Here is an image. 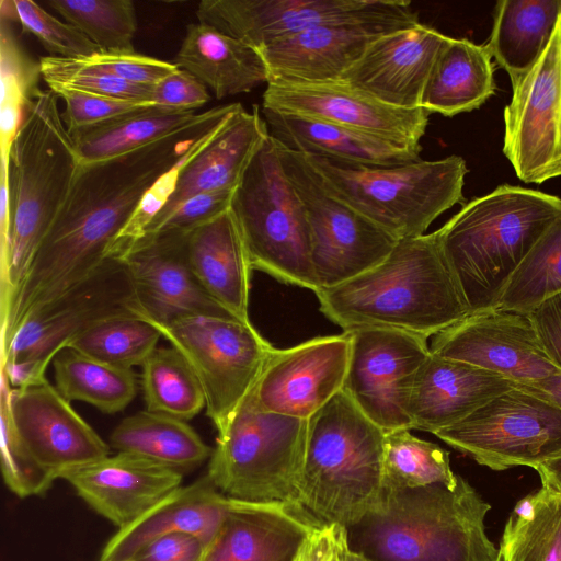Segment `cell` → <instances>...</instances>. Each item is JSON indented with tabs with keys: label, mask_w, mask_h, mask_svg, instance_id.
<instances>
[{
	"label": "cell",
	"mask_w": 561,
	"mask_h": 561,
	"mask_svg": "<svg viewBox=\"0 0 561 561\" xmlns=\"http://www.w3.org/2000/svg\"><path fill=\"white\" fill-rule=\"evenodd\" d=\"M242 107L240 103L211 107L162 139L117 157L80 163L64 205L0 311L2 343L11 341L31 311L92 274L147 192L197 153Z\"/></svg>",
	"instance_id": "cell-1"
},
{
	"label": "cell",
	"mask_w": 561,
	"mask_h": 561,
	"mask_svg": "<svg viewBox=\"0 0 561 561\" xmlns=\"http://www.w3.org/2000/svg\"><path fill=\"white\" fill-rule=\"evenodd\" d=\"M314 294L344 332L390 329L428 339L469 314L436 231L398 240L370 270Z\"/></svg>",
	"instance_id": "cell-2"
},
{
	"label": "cell",
	"mask_w": 561,
	"mask_h": 561,
	"mask_svg": "<svg viewBox=\"0 0 561 561\" xmlns=\"http://www.w3.org/2000/svg\"><path fill=\"white\" fill-rule=\"evenodd\" d=\"M560 215L561 198L505 184L468 202L436 230L469 313L497 308L517 267Z\"/></svg>",
	"instance_id": "cell-3"
},
{
	"label": "cell",
	"mask_w": 561,
	"mask_h": 561,
	"mask_svg": "<svg viewBox=\"0 0 561 561\" xmlns=\"http://www.w3.org/2000/svg\"><path fill=\"white\" fill-rule=\"evenodd\" d=\"M58 95L42 91L25 110L8 163L11 232L0 262V310L24 277L64 205L80 165Z\"/></svg>",
	"instance_id": "cell-4"
},
{
	"label": "cell",
	"mask_w": 561,
	"mask_h": 561,
	"mask_svg": "<svg viewBox=\"0 0 561 561\" xmlns=\"http://www.w3.org/2000/svg\"><path fill=\"white\" fill-rule=\"evenodd\" d=\"M490 510L458 476L450 485L385 486L378 510L356 526L374 561H496L484 524Z\"/></svg>",
	"instance_id": "cell-5"
},
{
	"label": "cell",
	"mask_w": 561,
	"mask_h": 561,
	"mask_svg": "<svg viewBox=\"0 0 561 561\" xmlns=\"http://www.w3.org/2000/svg\"><path fill=\"white\" fill-rule=\"evenodd\" d=\"M386 433L342 390L308 420L298 503L324 524L355 527L383 494Z\"/></svg>",
	"instance_id": "cell-6"
},
{
	"label": "cell",
	"mask_w": 561,
	"mask_h": 561,
	"mask_svg": "<svg viewBox=\"0 0 561 561\" xmlns=\"http://www.w3.org/2000/svg\"><path fill=\"white\" fill-rule=\"evenodd\" d=\"M305 156L329 194L397 240L425 234L438 216L463 202L468 168L460 156L374 168Z\"/></svg>",
	"instance_id": "cell-7"
},
{
	"label": "cell",
	"mask_w": 561,
	"mask_h": 561,
	"mask_svg": "<svg viewBox=\"0 0 561 561\" xmlns=\"http://www.w3.org/2000/svg\"><path fill=\"white\" fill-rule=\"evenodd\" d=\"M307 433L308 420L262 410L253 388L217 434L206 474L230 499L298 503Z\"/></svg>",
	"instance_id": "cell-8"
},
{
	"label": "cell",
	"mask_w": 561,
	"mask_h": 561,
	"mask_svg": "<svg viewBox=\"0 0 561 561\" xmlns=\"http://www.w3.org/2000/svg\"><path fill=\"white\" fill-rule=\"evenodd\" d=\"M230 209L252 270L316 293L305 206L283 169L271 135L244 172Z\"/></svg>",
	"instance_id": "cell-9"
},
{
	"label": "cell",
	"mask_w": 561,
	"mask_h": 561,
	"mask_svg": "<svg viewBox=\"0 0 561 561\" xmlns=\"http://www.w3.org/2000/svg\"><path fill=\"white\" fill-rule=\"evenodd\" d=\"M125 312H134L131 284L124 262L110 255L92 274L24 318L0 354L1 374L11 388L43 381L48 365L75 336Z\"/></svg>",
	"instance_id": "cell-10"
},
{
	"label": "cell",
	"mask_w": 561,
	"mask_h": 561,
	"mask_svg": "<svg viewBox=\"0 0 561 561\" xmlns=\"http://www.w3.org/2000/svg\"><path fill=\"white\" fill-rule=\"evenodd\" d=\"M156 328L191 365L204 391L206 414L221 433L275 347L250 320L231 313L191 316Z\"/></svg>",
	"instance_id": "cell-11"
},
{
	"label": "cell",
	"mask_w": 561,
	"mask_h": 561,
	"mask_svg": "<svg viewBox=\"0 0 561 561\" xmlns=\"http://www.w3.org/2000/svg\"><path fill=\"white\" fill-rule=\"evenodd\" d=\"M196 16L257 50L323 26L387 33L420 23L412 3L401 0H203Z\"/></svg>",
	"instance_id": "cell-12"
},
{
	"label": "cell",
	"mask_w": 561,
	"mask_h": 561,
	"mask_svg": "<svg viewBox=\"0 0 561 561\" xmlns=\"http://www.w3.org/2000/svg\"><path fill=\"white\" fill-rule=\"evenodd\" d=\"M274 140L283 169L305 206L318 289L345 283L380 263L398 240L329 194L304 153Z\"/></svg>",
	"instance_id": "cell-13"
},
{
	"label": "cell",
	"mask_w": 561,
	"mask_h": 561,
	"mask_svg": "<svg viewBox=\"0 0 561 561\" xmlns=\"http://www.w3.org/2000/svg\"><path fill=\"white\" fill-rule=\"evenodd\" d=\"M434 435L492 470L536 468L561 455V409L514 382Z\"/></svg>",
	"instance_id": "cell-14"
},
{
	"label": "cell",
	"mask_w": 561,
	"mask_h": 561,
	"mask_svg": "<svg viewBox=\"0 0 561 561\" xmlns=\"http://www.w3.org/2000/svg\"><path fill=\"white\" fill-rule=\"evenodd\" d=\"M504 125L503 152L519 180L561 176V16L540 58L513 85Z\"/></svg>",
	"instance_id": "cell-15"
},
{
	"label": "cell",
	"mask_w": 561,
	"mask_h": 561,
	"mask_svg": "<svg viewBox=\"0 0 561 561\" xmlns=\"http://www.w3.org/2000/svg\"><path fill=\"white\" fill-rule=\"evenodd\" d=\"M351 336L343 390L385 433L411 428L408 405L419 370L431 354L427 339L390 329H359Z\"/></svg>",
	"instance_id": "cell-16"
},
{
	"label": "cell",
	"mask_w": 561,
	"mask_h": 561,
	"mask_svg": "<svg viewBox=\"0 0 561 561\" xmlns=\"http://www.w3.org/2000/svg\"><path fill=\"white\" fill-rule=\"evenodd\" d=\"M116 256L124 262L129 276L134 312L152 325H168L197 314L230 313L194 275L187 254V232L145 234Z\"/></svg>",
	"instance_id": "cell-17"
},
{
	"label": "cell",
	"mask_w": 561,
	"mask_h": 561,
	"mask_svg": "<svg viewBox=\"0 0 561 561\" xmlns=\"http://www.w3.org/2000/svg\"><path fill=\"white\" fill-rule=\"evenodd\" d=\"M433 354L533 383L558 368L546 355L528 314L500 308L469 313L435 334Z\"/></svg>",
	"instance_id": "cell-18"
},
{
	"label": "cell",
	"mask_w": 561,
	"mask_h": 561,
	"mask_svg": "<svg viewBox=\"0 0 561 561\" xmlns=\"http://www.w3.org/2000/svg\"><path fill=\"white\" fill-rule=\"evenodd\" d=\"M351 356L347 332L274 348L254 387L259 407L309 420L343 390Z\"/></svg>",
	"instance_id": "cell-19"
},
{
	"label": "cell",
	"mask_w": 561,
	"mask_h": 561,
	"mask_svg": "<svg viewBox=\"0 0 561 561\" xmlns=\"http://www.w3.org/2000/svg\"><path fill=\"white\" fill-rule=\"evenodd\" d=\"M9 404L22 443L55 480L108 456V444L47 379L10 388Z\"/></svg>",
	"instance_id": "cell-20"
},
{
	"label": "cell",
	"mask_w": 561,
	"mask_h": 561,
	"mask_svg": "<svg viewBox=\"0 0 561 561\" xmlns=\"http://www.w3.org/2000/svg\"><path fill=\"white\" fill-rule=\"evenodd\" d=\"M262 108L321 119L409 145H421L430 114L422 107L388 105L339 81H270Z\"/></svg>",
	"instance_id": "cell-21"
},
{
	"label": "cell",
	"mask_w": 561,
	"mask_h": 561,
	"mask_svg": "<svg viewBox=\"0 0 561 561\" xmlns=\"http://www.w3.org/2000/svg\"><path fill=\"white\" fill-rule=\"evenodd\" d=\"M447 38L421 23L381 34L337 81L388 105L419 108L432 65Z\"/></svg>",
	"instance_id": "cell-22"
},
{
	"label": "cell",
	"mask_w": 561,
	"mask_h": 561,
	"mask_svg": "<svg viewBox=\"0 0 561 561\" xmlns=\"http://www.w3.org/2000/svg\"><path fill=\"white\" fill-rule=\"evenodd\" d=\"M61 479L119 529L182 486L183 474L147 458L118 451L72 469Z\"/></svg>",
	"instance_id": "cell-23"
},
{
	"label": "cell",
	"mask_w": 561,
	"mask_h": 561,
	"mask_svg": "<svg viewBox=\"0 0 561 561\" xmlns=\"http://www.w3.org/2000/svg\"><path fill=\"white\" fill-rule=\"evenodd\" d=\"M321 524L297 502L229 497L221 526L202 561H291L305 537Z\"/></svg>",
	"instance_id": "cell-24"
},
{
	"label": "cell",
	"mask_w": 561,
	"mask_h": 561,
	"mask_svg": "<svg viewBox=\"0 0 561 561\" xmlns=\"http://www.w3.org/2000/svg\"><path fill=\"white\" fill-rule=\"evenodd\" d=\"M268 136L267 125L256 105L251 112L242 107L234 113L197 153L179 168L172 194L141 237L152 233L188 198L207 192L237 188Z\"/></svg>",
	"instance_id": "cell-25"
},
{
	"label": "cell",
	"mask_w": 561,
	"mask_h": 561,
	"mask_svg": "<svg viewBox=\"0 0 561 561\" xmlns=\"http://www.w3.org/2000/svg\"><path fill=\"white\" fill-rule=\"evenodd\" d=\"M513 387L514 382L501 375L431 352L410 396L411 428L435 434Z\"/></svg>",
	"instance_id": "cell-26"
},
{
	"label": "cell",
	"mask_w": 561,
	"mask_h": 561,
	"mask_svg": "<svg viewBox=\"0 0 561 561\" xmlns=\"http://www.w3.org/2000/svg\"><path fill=\"white\" fill-rule=\"evenodd\" d=\"M270 135L283 146L333 162L359 167H396L421 160V145L306 116L262 108Z\"/></svg>",
	"instance_id": "cell-27"
},
{
	"label": "cell",
	"mask_w": 561,
	"mask_h": 561,
	"mask_svg": "<svg viewBox=\"0 0 561 561\" xmlns=\"http://www.w3.org/2000/svg\"><path fill=\"white\" fill-rule=\"evenodd\" d=\"M229 505L210 478L205 474L180 486L131 524L119 528L106 542L99 561L129 559L153 539L190 533L208 545L217 535Z\"/></svg>",
	"instance_id": "cell-28"
},
{
	"label": "cell",
	"mask_w": 561,
	"mask_h": 561,
	"mask_svg": "<svg viewBox=\"0 0 561 561\" xmlns=\"http://www.w3.org/2000/svg\"><path fill=\"white\" fill-rule=\"evenodd\" d=\"M381 34L385 33L363 26H323L259 51L267 66L270 81L335 82Z\"/></svg>",
	"instance_id": "cell-29"
},
{
	"label": "cell",
	"mask_w": 561,
	"mask_h": 561,
	"mask_svg": "<svg viewBox=\"0 0 561 561\" xmlns=\"http://www.w3.org/2000/svg\"><path fill=\"white\" fill-rule=\"evenodd\" d=\"M187 254L193 273L206 293L233 316L250 320L253 270L230 208L187 232Z\"/></svg>",
	"instance_id": "cell-30"
},
{
	"label": "cell",
	"mask_w": 561,
	"mask_h": 561,
	"mask_svg": "<svg viewBox=\"0 0 561 561\" xmlns=\"http://www.w3.org/2000/svg\"><path fill=\"white\" fill-rule=\"evenodd\" d=\"M174 64L192 73L220 100L268 83L261 53L205 23L186 26Z\"/></svg>",
	"instance_id": "cell-31"
},
{
	"label": "cell",
	"mask_w": 561,
	"mask_h": 561,
	"mask_svg": "<svg viewBox=\"0 0 561 561\" xmlns=\"http://www.w3.org/2000/svg\"><path fill=\"white\" fill-rule=\"evenodd\" d=\"M493 73L485 45L448 37L432 65L420 106L444 116L473 111L494 94Z\"/></svg>",
	"instance_id": "cell-32"
},
{
	"label": "cell",
	"mask_w": 561,
	"mask_h": 561,
	"mask_svg": "<svg viewBox=\"0 0 561 561\" xmlns=\"http://www.w3.org/2000/svg\"><path fill=\"white\" fill-rule=\"evenodd\" d=\"M561 16V0H502L485 44L515 85L547 48Z\"/></svg>",
	"instance_id": "cell-33"
},
{
	"label": "cell",
	"mask_w": 561,
	"mask_h": 561,
	"mask_svg": "<svg viewBox=\"0 0 561 561\" xmlns=\"http://www.w3.org/2000/svg\"><path fill=\"white\" fill-rule=\"evenodd\" d=\"M110 445L182 474L197 468L213 453L187 421L148 410L123 419L112 431Z\"/></svg>",
	"instance_id": "cell-34"
},
{
	"label": "cell",
	"mask_w": 561,
	"mask_h": 561,
	"mask_svg": "<svg viewBox=\"0 0 561 561\" xmlns=\"http://www.w3.org/2000/svg\"><path fill=\"white\" fill-rule=\"evenodd\" d=\"M195 111L152 106L101 125L70 134L80 163L95 162L127 153L162 139L197 119Z\"/></svg>",
	"instance_id": "cell-35"
},
{
	"label": "cell",
	"mask_w": 561,
	"mask_h": 561,
	"mask_svg": "<svg viewBox=\"0 0 561 561\" xmlns=\"http://www.w3.org/2000/svg\"><path fill=\"white\" fill-rule=\"evenodd\" d=\"M56 388L68 401L89 403L103 413L123 411L135 398L133 369L112 366L71 348L53 359Z\"/></svg>",
	"instance_id": "cell-36"
},
{
	"label": "cell",
	"mask_w": 561,
	"mask_h": 561,
	"mask_svg": "<svg viewBox=\"0 0 561 561\" xmlns=\"http://www.w3.org/2000/svg\"><path fill=\"white\" fill-rule=\"evenodd\" d=\"M505 561H561V494L541 486L522 499L500 546Z\"/></svg>",
	"instance_id": "cell-37"
},
{
	"label": "cell",
	"mask_w": 561,
	"mask_h": 561,
	"mask_svg": "<svg viewBox=\"0 0 561 561\" xmlns=\"http://www.w3.org/2000/svg\"><path fill=\"white\" fill-rule=\"evenodd\" d=\"M141 368L148 411L188 421L205 408V396L197 376L173 346L157 347Z\"/></svg>",
	"instance_id": "cell-38"
},
{
	"label": "cell",
	"mask_w": 561,
	"mask_h": 561,
	"mask_svg": "<svg viewBox=\"0 0 561 561\" xmlns=\"http://www.w3.org/2000/svg\"><path fill=\"white\" fill-rule=\"evenodd\" d=\"M160 337V331L149 321L125 312L93 323L67 347L112 366L133 369L145 363L158 347Z\"/></svg>",
	"instance_id": "cell-39"
},
{
	"label": "cell",
	"mask_w": 561,
	"mask_h": 561,
	"mask_svg": "<svg viewBox=\"0 0 561 561\" xmlns=\"http://www.w3.org/2000/svg\"><path fill=\"white\" fill-rule=\"evenodd\" d=\"M561 291V215L533 245L508 280L497 308L528 314Z\"/></svg>",
	"instance_id": "cell-40"
},
{
	"label": "cell",
	"mask_w": 561,
	"mask_h": 561,
	"mask_svg": "<svg viewBox=\"0 0 561 561\" xmlns=\"http://www.w3.org/2000/svg\"><path fill=\"white\" fill-rule=\"evenodd\" d=\"M1 158H9L25 110L39 96V61H33L20 46L10 20L1 16Z\"/></svg>",
	"instance_id": "cell-41"
},
{
	"label": "cell",
	"mask_w": 561,
	"mask_h": 561,
	"mask_svg": "<svg viewBox=\"0 0 561 561\" xmlns=\"http://www.w3.org/2000/svg\"><path fill=\"white\" fill-rule=\"evenodd\" d=\"M458 474L450 467L449 454L440 446L421 439L409 428L386 433L383 486L415 489L454 484Z\"/></svg>",
	"instance_id": "cell-42"
},
{
	"label": "cell",
	"mask_w": 561,
	"mask_h": 561,
	"mask_svg": "<svg viewBox=\"0 0 561 561\" xmlns=\"http://www.w3.org/2000/svg\"><path fill=\"white\" fill-rule=\"evenodd\" d=\"M48 5L102 53H134L137 19L130 0H51Z\"/></svg>",
	"instance_id": "cell-43"
},
{
	"label": "cell",
	"mask_w": 561,
	"mask_h": 561,
	"mask_svg": "<svg viewBox=\"0 0 561 561\" xmlns=\"http://www.w3.org/2000/svg\"><path fill=\"white\" fill-rule=\"evenodd\" d=\"M0 385V446L4 483L21 499L44 495L55 479L34 460L14 427L9 404L11 386L2 374Z\"/></svg>",
	"instance_id": "cell-44"
},
{
	"label": "cell",
	"mask_w": 561,
	"mask_h": 561,
	"mask_svg": "<svg viewBox=\"0 0 561 561\" xmlns=\"http://www.w3.org/2000/svg\"><path fill=\"white\" fill-rule=\"evenodd\" d=\"M39 65L42 78L49 89L68 88L104 96L151 102L152 87L125 81L85 59L45 56L39 58Z\"/></svg>",
	"instance_id": "cell-45"
},
{
	"label": "cell",
	"mask_w": 561,
	"mask_h": 561,
	"mask_svg": "<svg viewBox=\"0 0 561 561\" xmlns=\"http://www.w3.org/2000/svg\"><path fill=\"white\" fill-rule=\"evenodd\" d=\"M13 19L34 35L50 56L83 59L102 53L85 35L31 0H12Z\"/></svg>",
	"instance_id": "cell-46"
},
{
	"label": "cell",
	"mask_w": 561,
	"mask_h": 561,
	"mask_svg": "<svg viewBox=\"0 0 561 561\" xmlns=\"http://www.w3.org/2000/svg\"><path fill=\"white\" fill-rule=\"evenodd\" d=\"M49 90L54 91L65 103L61 118L69 134L154 106L151 102L104 96L68 88H54Z\"/></svg>",
	"instance_id": "cell-47"
},
{
	"label": "cell",
	"mask_w": 561,
	"mask_h": 561,
	"mask_svg": "<svg viewBox=\"0 0 561 561\" xmlns=\"http://www.w3.org/2000/svg\"><path fill=\"white\" fill-rule=\"evenodd\" d=\"M92 65L130 83L153 87L178 70L174 62L134 53H100L83 58Z\"/></svg>",
	"instance_id": "cell-48"
},
{
	"label": "cell",
	"mask_w": 561,
	"mask_h": 561,
	"mask_svg": "<svg viewBox=\"0 0 561 561\" xmlns=\"http://www.w3.org/2000/svg\"><path fill=\"white\" fill-rule=\"evenodd\" d=\"M234 190H219L195 195L176 207L152 232H190L208 222L231 206ZM149 233V234H152Z\"/></svg>",
	"instance_id": "cell-49"
},
{
	"label": "cell",
	"mask_w": 561,
	"mask_h": 561,
	"mask_svg": "<svg viewBox=\"0 0 561 561\" xmlns=\"http://www.w3.org/2000/svg\"><path fill=\"white\" fill-rule=\"evenodd\" d=\"M209 100L207 88L192 73L180 68L152 87L151 102L162 108L195 111Z\"/></svg>",
	"instance_id": "cell-50"
},
{
	"label": "cell",
	"mask_w": 561,
	"mask_h": 561,
	"mask_svg": "<svg viewBox=\"0 0 561 561\" xmlns=\"http://www.w3.org/2000/svg\"><path fill=\"white\" fill-rule=\"evenodd\" d=\"M208 543L190 533H173L158 537L140 548L135 558L139 561H202Z\"/></svg>",
	"instance_id": "cell-51"
},
{
	"label": "cell",
	"mask_w": 561,
	"mask_h": 561,
	"mask_svg": "<svg viewBox=\"0 0 561 561\" xmlns=\"http://www.w3.org/2000/svg\"><path fill=\"white\" fill-rule=\"evenodd\" d=\"M550 362L561 371V291L528 313Z\"/></svg>",
	"instance_id": "cell-52"
},
{
	"label": "cell",
	"mask_w": 561,
	"mask_h": 561,
	"mask_svg": "<svg viewBox=\"0 0 561 561\" xmlns=\"http://www.w3.org/2000/svg\"><path fill=\"white\" fill-rule=\"evenodd\" d=\"M340 525L322 523L301 541L291 561H331Z\"/></svg>",
	"instance_id": "cell-53"
},
{
	"label": "cell",
	"mask_w": 561,
	"mask_h": 561,
	"mask_svg": "<svg viewBox=\"0 0 561 561\" xmlns=\"http://www.w3.org/2000/svg\"><path fill=\"white\" fill-rule=\"evenodd\" d=\"M516 386L524 388L538 397L558 405L561 409V371L551 374L545 379L539 381L524 385L515 383Z\"/></svg>",
	"instance_id": "cell-54"
},
{
	"label": "cell",
	"mask_w": 561,
	"mask_h": 561,
	"mask_svg": "<svg viewBox=\"0 0 561 561\" xmlns=\"http://www.w3.org/2000/svg\"><path fill=\"white\" fill-rule=\"evenodd\" d=\"M534 469L538 472L542 486L561 494V455L538 465Z\"/></svg>",
	"instance_id": "cell-55"
},
{
	"label": "cell",
	"mask_w": 561,
	"mask_h": 561,
	"mask_svg": "<svg viewBox=\"0 0 561 561\" xmlns=\"http://www.w3.org/2000/svg\"><path fill=\"white\" fill-rule=\"evenodd\" d=\"M331 561H374L365 553L353 549L350 542L348 529L340 526L334 554Z\"/></svg>",
	"instance_id": "cell-56"
},
{
	"label": "cell",
	"mask_w": 561,
	"mask_h": 561,
	"mask_svg": "<svg viewBox=\"0 0 561 561\" xmlns=\"http://www.w3.org/2000/svg\"><path fill=\"white\" fill-rule=\"evenodd\" d=\"M117 561H139V560H137V559H135V558H129V559L117 560Z\"/></svg>",
	"instance_id": "cell-57"
},
{
	"label": "cell",
	"mask_w": 561,
	"mask_h": 561,
	"mask_svg": "<svg viewBox=\"0 0 561 561\" xmlns=\"http://www.w3.org/2000/svg\"><path fill=\"white\" fill-rule=\"evenodd\" d=\"M496 561H505L501 552H500L499 558H497Z\"/></svg>",
	"instance_id": "cell-58"
}]
</instances>
